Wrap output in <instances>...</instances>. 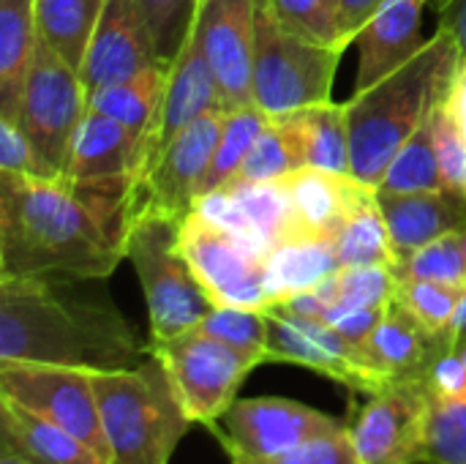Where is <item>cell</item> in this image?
<instances>
[{"instance_id": "1", "label": "cell", "mask_w": 466, "mask_h": 464, "mask_svg": "<svg viewBox=\"0 0 466 464\" xmlns=\"http://www.w3.org/2000/svg\"><path fill=\"white\" fill-rule=\"evenodd\" d=\"M137 194L0 170V276L106 279L126 260Z\"/></svg>"}, {"instance_id": "2", "label": "cell", "mask_w": 466, "mask_h": 464, "mask_svg": "<svg viewBox=\"0 0 466 464\" xmlns=\"http://www.w3.org/2000/svg\"><path fill=\"white\" fill-rule=\"evenodd\" d=\"M101 279L60 273L0 276V361L74 366L85 372L137 369L150 339L96 287Z\"/></svg>"}, {"instance_id": "3", "label": "cell", "mask_w": 466, "mask_h": 464, "mask_svg": "<svg viewBox=\"0 0 466 464\" xmlns=\"http://www.w3.org/2000/svg\"><path fill=\"white\" fill-rule=\"evenodd\" d=\"M459 71L461 44L440 25L412 60L344 104L355 180L380 189L399 148L448 101Z\"/></svg>"}, {"instance_id": "4", "label": "cell", "mask_w": 466, "mask_h": 464, "mask_svg": "<svg viewBox=\"0 0 466 464\" xmlns=\"http://www.w3.org/2000/svg\"><path fill=\"white\" fill-rule=\"evenodd\" d=\"M93 388L109 464H169L194 421L156 356L137 369L93 372Z\"/></svg>"}, {"instance_id": "5", "label": "cell", "mask_w": 466, "mask_h": 464, "mask_svg": "<svg viewBox=\"0 0 466 464\" xmlns=\"http://www.w3.org/2000/svg\"><path fill=\"white\" fill-rule=\"evenodd\" d=\"M126 257L131 260L147 306L150 342H167L199 323L216 306L180 249V222L153 205H137Z\"/></svg>"}, {"instance_id": "6", "label": "cell", "mask_w": 466, "mask_h": 464, "mask_svg": "<svg viewBox=\"0 0 466 464\" xmlns=\"http://www.w3.org/2000/svg\"><path fill=\"white\" fill-rule=\"evenodd\" d=\"M339 46H322L284 30L265 0L257 3V41L251 68V104L270 120L289 118L330 101L341 60Z\"/></svg>"}, {"instance_id": "7", "label": "cell", "mask_w": 466, "mask_h": 464, "mask_svg": "<svg viewBox=\"0 0 466 464\" xmlns=\"http://www.w3.org/2000/svg\"><path fill=\"white\" fill-rule=\"evenodd\" d=\"M164 364L175 394L194 424L216 427L235 405L246 375L259 366L254 358L194 328L167 342H150Z\"/></svg>"}, {"instance_id": "8", "label": "cell", "mask_w": 466, "mask_h": 464, "mask_svg": "<svg viewBox=\"0 0 466 464\" xmlns=\"http://www.w3.org/2000/svg\"><path fill=\"white\" fill-rule=\"evenodd\" d=\"M85 112L87 90L79 71L38 36L16 123L35 153L60 175H66L71 145Z\"/></svg>"}, {"instance_id": "9", "label": "cell", "mask_w": 466, "mask_h": 464, "mask_svg": "<svg viewBox=\"0 0 466 464\" xmlns=\"http://www.w3.org/2000/svg\"><path fill=\"white\" fill-rule=\"evenodd\" d=\"M0 397L71 432L109 462L93 372L30 361H0Z\"/></svg>"}, {"instance_id": "10", "label": "cell", "mask_w": 466, "mask_h": 464, "mask_svg": "<svg viewBox=\"0 0 466 464\" xmlns=\"http://www.w3.org/2000/svg\"><path fill=\"white\" fill-rule=\"evenodd\" d=\"M180 249L216 306L265 309V260L268 254L218 227L199 211L180 222Z\"/></svg>"}, {"instance_id": "11", "label": "cell", "mask_w": 466, "mask_h": 464, "mask_svg": "<svg viewBox=\"0 0 466 464\" xmlns=\"http://www.w3.org/2000/svg\"><path fill=\"white\" fill-rule=\"evenodd\" d=\"M265 317H268L265 364L306 366L366 397H374L390 383L371 366L360 345L344 339L325 320L300 317L281 306H265Z\"/></svg>"}, {"instance_id": "12", "label": "cell", "mask_w": 466, "mask_h": 464, "mask_svg": "<svg viewBox=\"0 0 466 464\" xmlns=\"http://www.w3.org/2000/svg\"><path fill=\"white\" fill-rule=\"evenodd\" d=\"M431 391L423 377L390 380L350 424L363 464H429Z\"/></svg>"}, {"instance_id": "13", "label": "cell", "mask_w": 466, "mask_h": 464, "mask_svg": "<svg viewBox=\"0 0 466 464\" xmlns=\"http://www.w3.org/2000/svg\"><path fill=\"white\" fill-rule=\"evenodd\" d=\"M347 427V421L319 413L295 399L254 397L235 399V405L221 418V429L213 427V435L221 440L229 459L235 462L276 457Z\"/></svg>"}, {"instance_id": "14", "label": "cell", "mask_w": 466, "mask_h": 464, "mask_svg": "<svg viewBox=\"0 0 466 464\" xmlns=\"http://www.w3.org/2000/svg\"><path fill=\"white\" fill-rule=\"evenodd\" d=\"M153 164V148L123 123L87 109L68 156V180L90 189L137 194Z\"/></svg>"}, {"instance_id": "15", "label": "cell", "mask_w": 466, "mask_h": 464, "mask_svg": "<svg viewBox=\"0 0 466 464\" xmlns=\"http://www.w3.org/2000/svg\"><path fill=\"white\" fill-rule=\"evenodd\" d=\"M227 109H213L188 123L153 161L137 189V205H153L183 222L197 208L199 186L213 161Z\"/></svg>"}, {"instance_id": "16", "label": "cell", "mask_w": 466, "mask_h": 464, "mask_svg": "<svg viewBox=\"0 0 466 464\" xmlns=\"http://www.w3.org/2000/svg\"><path fill=\"white\" fill-rule=\"evenodd\" d=\"M259 0H199L194 33L216 74L227 109L251 104Z\"/></svg>"}, {"instance_id": "17", "label": "cell", "mask_w": 466, "mask_h": 464, "mask_svg": "<svg viewBox=\"0 0 466 464\" xmlns=\"http://www.w3.org/2000/svg\"><path fill=\"white\" fill-rule=\"evenodd\" d=\"M202 216L248 241L259 252H270L287 241L306 238L295 205L281 180L270 183H229L197 200Z\"/></svg>"}, {"instance_id": "18", "label": "cell", "mask_w": 466, "mask_h": 464, "mask_svg": "<svg viewBox=\"0 0 466 464\" xmlns=\"http://www.w3.org/2000/svg\"><path fill=\"white\" fill-rule=\"evenodd\" d=\"M158 63L139 0H106L79 68L87 93L137 77ZM164 68V66H161Z\"/></svg>"}, {"instance_id": "19", "label": "cell", "mask_w": 466, "mask_h": 464, "mask_svg": "<svg viewBox=\"0 0 466 464\" xmlns=\"http://www.w3.org/2000/svg\"><path fill=\"white\" fill-rule=\"evenodd\" d=\"M431 0H385L371 22L358 33V79L355 93L385 79L407 60H412L423 44V14Z\"/></svg>"}, {"instance_id": "20", "label": "cell", "mask_w": 466, "mask_h": 464, "mask_svg": "<svg viewBox=\"0 0 466 464\" xmlns=\"http://www.w3.org/2000/svg\"><path fill=\"white\" fill-rule=\"evenodd\" d=\"M377 200L388 222L396 263L448 232L466 230V194L456 189L412 194L377 191Z\"/></svg>"}, {"instance_id": "21", "label": "cell", "mask_w": 466, "mask_h": 464, "mask_svg": "<svg viewBox=\"0 0 466 464\" xmlns=\"http://www.w3.org/2000/svg\"><path fill=\"white\" fill-rule=\"evenodd\" d=\"M213 109H227L221 88L216 82V74L197 41V33L191 27L188 38L183 41L175 63L167 71V90L161 104V123L156 137V156L197 118ZM153 167V164H150Z\"/></svg>"}, {"instance_id": "22", "label": "cell", "mask_w": 466, "mask_h": 464, "mask_svg": "<svg viewBox=\"0 0 466 464\" xmlns=\"http://www.w3.org/2000/svg\"><path fill=\"white\" fill-rule=\"evenodd\" d=\"M371 366L388 380L426 377L434 358L445 350H453L445 336L431 334L420 325L404 306L390 301L380 328L363 345Z\"/></svg>"}, {"instance_id": "23", "label": "cell", "mask_w": 466, "mask_h": 464, "mask_svg": "<svg viewBox=\"0 0 466 464\" xmlns=\"http://www.w3.org/2000/svg\"><path fill=\"white\" fill-rule=\"evenodd\" d=\"M281 183L295 205L306 238H322V241H333L350 208L369 189L352 175H339L317 167L295 170L292 175L281 178Z\"/></svg>"}, {"instance_id": "24", "label": "cell", "mask_w": 466, "mask_h": 464, "mask_svg": "<svg viewBox=\"0 0 466 464\" xmlns=\"http://www.w3.org/2000/svg\"><path fill=\"white\" fill-rule=\"evenodd\" d=\"M0 451L30 464H109L71 432L0 397Z\"/></svg>"}, {"instance_id": "25", "label": "cell", "mask_w": 466, "mask_h": 464, "mask_svg": "<svg viewBox=\"0 0 466 464\" xmlns=\"http://www.w3.org/2000/svg\"><path fill=\"white\" fill-rule=\"evenodd\" d=\"M35 0H0V118L19 120L35 55Z\"/></svg>"}, {"instance_id": "26", "label": "cell", "mask_w": 466, "mask_h": 464, "mask_svg": "<svg viewBox=\"0 0 466 464\" xmlns=\"http://www.w3.org/2000/svg\"><path fill=\"white\" fill-rule=\"evenodd\" d=\"M164 90H167V68L153 66L137 77L87 93V109L101 112L123 123L126 129L137 131L139 137H145L153 148V161H156V137L161 123Z\"/></svg>"}, {"instance_id": "27", "label": "cell", "mask_w": 466, "mask_h": 464, "mask_svg": "<svg viewBox=\"0 0 466 464\" xmlns=\"http://www.w3.org/2000/svg\"><path fill=\"white\" fill-rule=\"evenodd\" d=\"M289 129L303 167H317L339 175H352L350 159V126L344 104H317L289 118H281Z\"/></svg>"}, {"instance_id": "28", "label": "cell", "mask_w": 466, "mask_h": 464, "mask_svg": "<svg viewBox=\"0 0 466 464\" xmlns=\"http://www.w3.org/2000/svg\"><path fill=\"white\" fill-rule=\"evenodd\" d=\"M341 265L330 241L322 238H295L268 252L265 260V287L268 301L279 304L298 293L317 287L322 279L336 273ZM268 304V306H270Z\"/></svg>"}, {"instance_id": "29", "label": "cell", "mask_w": 466, "mask_h": 464, "mask_svg": "<svg viewBox=\"0 0 466 464\" xmlns=\"http://www.w3.org/2000/svg\"><path fill=\"white\" fill-rule=\"evenodd\" d=\"M336 260L341 268H363V265H396V252L390 243L388 222L377 200V189H366L358 202L344 216L341 227L330 241Z\"/></svg>"}, {"instance_id": "30", "label": "cell", "mask_w": 466, "mask_h": 464, "mask_svg": "<svg viewBox=\"0 0 466 464\" xmlns=\"http://www.w3.org/2000/svg\"><path fill=\"white\" fill-rule=\"evenodd\" d=\"M106 0H35L38 36L71 66L82 68Z\"/></svg>"}, {"instance_id": "31", "label": "cell", "mask_w": 466, "mask_h": 464, "mask_svg": "<svg viewBox=\"0 0 466 464\" xmlns=\"http://www.w3.org/2000/svg\"><path fill=\"white\" fill-rule=\"evenodd\" d=\"M437 109L399 148V153L390 161V167H388V172H385V178H382V183H380L377 191L412 194V191H440V189H451L448 180H445V175H442V164H440V153H437Z\"/></svg>"}, {"instance_id": "32", "label": "cell", "mask_w": 466, "mask_h": 464, "mask_svg": "<svg viewBox=\"0 0 466 464\" xmlns=\"http://www.w3.org/2000/svg\"><path fill=\"white\" fill-rule=\"evenodd\" d=\"M268 115L262 109H257L254 104L248 107H238V109H227L224 115V129L213 153V161L208 167V175L199 186L197 200H202L210 191L224 189L240 170V164L246 161L254 139L259 137V131L265 129Z\"/></svg>"}, {"instance_id": "33", "label": "cell", "mask_w": 466, "mask_h": 464, "mask_svg": "<svg viewBox=\"0 0 466 464\" xmlns=\"http://www.w3.org/2000/svg\"><path fill=\"white\" fill-rule=\"evenodd\" d=\"M295 170H303V161L289 129L284 126V120L268 118L265 129L254 139L246 161L240 164L238 175L229 183H270L292 175Z\"/></svg>"}, {"instance_id": "34", "label": "cell", "mask_w": 466, "mask_h": 464, "mask_svg": "<svg viewBox=\"0 0 466 464\" xmlns=\"http://www.w3.org/2000/svg\"><path fill=\"white\" fill-rule=\"evenodd\" d=\"M396 282L420 279L466 290V230L448 232L393 265Z\"/></svg>"}, {"instance_id": "35", "label": "cell", "mask_w": 466, "mask_h": 464, "mask_svg": "<svg viewBox=\"0 0 466 464\" xmlns=\"http://www.w3.org/2000/svg\"><path fill=\"white\" fill-rule=\"evenodd\" d=\"M265 5L284 30L306 41L339 49L350 46L339 25V0H265Z\"/></svg>"}, {"instance_id": "36", "label": "cell", "mask_w": 466, "mask_h": 464, "mask_svg": "<svg viewBox=\"0 0 466 464\" xmlns=\"http://www.w3.org/2000/svg\"><path fill=\"white\" fill-rule=\"evenodd\" d=\"M461 295H464L461 287H451V284H440V282L404 279V282H396L393 301L399 306H404L431 334L448 339V331H451V323L459 312Z\"/></svg>"}, {"instance_id": "37", "label": "cell", "mask_w": 466, "mask_h": 464, "mask_svg": "<svg viewBox=\"0 0 466 464\" xmlns=\"http://www.w3.org/2000/svg\"><path fill=\"white\" fill-rule=\"evenodd\" d=\"M199 331L213 339L235 347L238 353L265 364L268 350V317L265 309H243V306H213L210 314L199 323Z\"/></svg>"}, {"instance_id": "38", "label": "cell", "mask_w": 466, "mask_h": 464, "mask_svg": "<svg viewBox=\"0 0 466 464\" xmlns=\"http://www.w3.org/2000/svg\"><path fill=\"white\" fill-rule=\"evenodd\" d=\"M139 5L150 27L158 63L169 71L197 22L199 0H139Z\"/></svg>"}, {"instance_id": "39", "label": "cell", "mask_w": 466, "mask_h": 464, "mask_svg": "<svg viewBox=\"0 0 466 464\" xmlns=\"http://www.w3.org/2000/svg\"><path fill=\"white\" fill-rule=\"evenodd\" d=\"M396 295V276L388 265L339 268L336 271V304L330 309H363L388 306Z\"/></svg>"}, {"instance_id": "40", "label": "cell", "mask_w": 466, "mask_h": 464, "mask_svg": "<svg viewBox=\"0 0 466 464\" xmlns=\"http://www.w3.org/2000/svg\"><path fill=\"white\" fill-rule=\"evenodd\" d=\"M429 464H466V399L431 397Z\"/></svg>"}, {"instance_id": "41", "label": "cell", "mask_w": 466, "mask_h": 464, "mask_svg": "<svg viewBox=\"0 0 466 464\" xmlns=\"http://www.w3.org/2000/svg\"><path fill=\"white\" fill-rule=\"evenodd\" d=\"M232 464H363L350 427L317 440H309L292 451L265 457V459H235Z\"/></svg>"}, {"instance_id": "42", "label": "cell", "mask_w": 466, "mask_h": 464, "mask_svg": "<svg viewBox=\"0 0 466 464\" xmlns=\"http://www.w3.org/2000/svg\"><path fill=\"white\" fill-rule=\"evenodd\" d=\"M0 170L30 175V178H63L35 153L19 123L3 118H0Z\"/></svg>"}, {"instance_id": "43", "label": "cell", "mask_w": 466, "mask_h": 464, "mask_svg": "<svg viewBox=\"0 0 466 464\" xmlns=\"http://www.w3.org/2000/svg\"><path fill=\"white\" fill-rule=\"evenodd\" d=\"M437 153L448 186L466 194V137L453 120L448 101L437 109Z\"/></svg>"}, {"instance_id": "44", "label": "cell", "mask_w": 466, "mask_h": 464, "mask_svg": "<svg viewBox=\"0 0 466 464\" xmlns=\"http://www.w3.org/2000/svg\"><path fill=\"white\" fill-rule=\"evenodd\" d=\"M426 386L437 399H466V366L459 350H445L426 372Z\"/></svg>"}, {"instance_id": "45", "label": "cell", "mask_w": 466, "mask_h": 464, "mask_svg": "<svg viewBox=\"0 0 466 464\" xmlns=\"http://www.w3.org/2000/svg\"><path fill=\"white\" fill-rule=\"evenodd\" d=\"M390 306V304H388ZM388 306H363V309H328L325 312V323L333 325L344 339H350L352 345H366L374 331L380 328Z\"/></svg>"}, {"instance_id": "46", "label": "cell", "mask_w": 466, "mask_h": 464, "mask_svg": "<svg viewBox=\"0 0 466 464\" xmlns=\"http://www.w3.org/2000/svg\"><path fill=\"white\" fill-rule=\"evenodd\" d=\"M385 0H339V25L347 44L358 38V33L371 22Z\"/></svg>"}, {"instance_id": "47", "label": "cell", "mask_w": 466, "mask_h": 464, "mask_svg": "<svg viewBox=\"0 0 466 464\" xmlns=\"http://www.w3.org/2000/svg\"><path fill=\"white\" fill-rule=\"evenodd\" d=\"M437 19L442 27H451L456 33L461 44V63H466V0H453Z\"/></svg>"}, {"instance_id": "48", "label": "cell", "mask_w": 466, "mask_h": 464, "mask_svg": "<svg viewBox=\"0 0 466 464\" xmlns=\"http://www.w3.org/2000/svg\"><path fill=\"white\" fill-rule=\"evenodd\" d=\"M448 109L453 115V120L459 123L461 134L466 137V63H461V71L456 77V85L448 96Z\"/></svg>"}, {"instance_id": "49", "label": "cell", "mask_w": 466, "mask_h": 464, "mask_svg": "<svg viewBox=\"0 0 466 464\" xmlns=\"http://www.w3.org/2000/svg\"><path fill=\"white\" fill-rule=\"evenodd\" d=\"M448 342L453 350H461L466 345V290L461 295V304H459V312L451 323V331H448Z\"/></svg>"}, {"instance_id": "50", "label": "cell", "mask_w": 466, "mask_h": 464, "mask_svg": "<svg viewBox=\"0 0 466 464\" xmlns=\"http://www.w3.org/2000/svg\"><path fill=\"white\" fill-rule=\"evenodd\" d=\"M0 464H30V462L19 459V457H16V454H11V451H0Z\"/></svg>"}, {"instance_id": "51", "label": "cell", "mask_w": 466, "mask_h": 464, "mask_svg": "<svg viewBox=\"0 0 466 464\" xmlns=\"http://www.w3.org/2000/svg\"><path fill=\"white\" fill-rule=\"evenodd\" d=\"M451 3H453V0H431V5H429V8L434 11V16H440V14H442V11H445Z\"/></svg>"}, {"instance_id": "52", "label": "cell", "mask_w": 466, "mask_h": 464, "mask_svg": "<svg viewBox=\"0 0 466 464\" xmlns=\"http://www.w3.org/2000/svg\"><path fill=\"white\" fill-rule=\"evenodd\" d=\"M459 353H461V358H464V366H466V345L461 347V350H459Z\"/></svg>"}]
</instances>
